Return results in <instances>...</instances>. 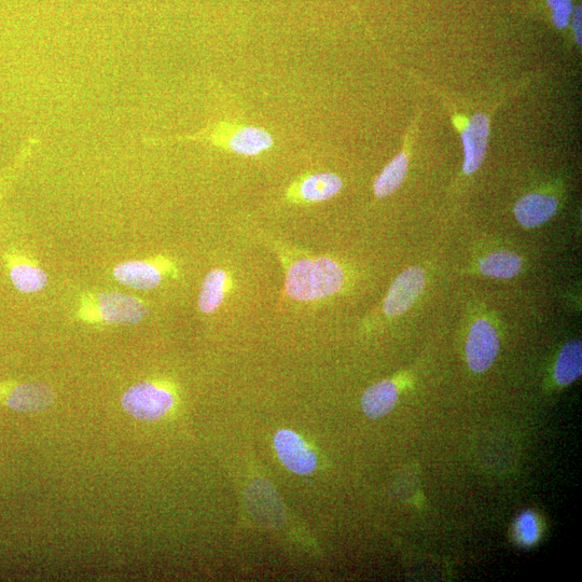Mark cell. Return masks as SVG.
Instances as JSON below:
<instances>
[{"label":"cell","instance_id":"obj_1","mask_svg":"<svg viewBox=\"0 0 582 582\" xmlns=\"http://www.w3.org/2000/svg\"><path fill=\"white\" fill-rule=\"evenodd\" d=\"M285 270L284 294L291 301L313 304L342 293L345 270L335 258L276 246Z\"/></svg>","mask_w":582,"mask_h":582},{"label":"cell","instance_id":"obj_2","mask_svg":"<svg viewBox=\"0 0 582 582\" xmlns=\"http://www.w3.org/2000/svg\"><path fill=\"white\" fill-rule=\"evenodd\" d=\"M148 314L141 299L116 291L83 296L78 313L81 320L88 323L129 325L142 322Z\"/></svg>","mask_w":582,"mask_h":582},{"label":"cell","instance_id":"obj_3","mask_svg":"<svg viewBox=\"0 0 582 582\" xmlns=\"http://www.w3.org/2000/svg\"><path fill=\"white\" fill-rule=\"evenodd\" d=\"M189 138L210 142L216 147L244 157H257L274 145L272 135L265 129L226 121L218 122Z\"/></svg>","mask_w":582,"mask_h":582},{"label":"cell","instance_id":"obj_4","mask_svg":"<svg viewBox=\"0 0 582 582\" xmlns=\"http://www.w3.org/2000/svg\"><path fill=\"white\" fill-rule=\"evenodd\" d=\"M174 405V397L164 387L154 383H138L122 397V406L137 420L154 422L168 413Z\"/></svg>","mask_w":582,"mask_h":582},{"label":"cell","instance_id":"obj_5","mask_svg":"<svg viewBox=\"0 0 582 582\" xmlns=\"http://www.w3.org/2000/svg\"><path fill=\"white\" fill-rule=\"evenodd\" d=\"M176 273L174 263L164 257L123 262L114 270L115 279L119 283L140 290L155 289L164 277Z\"/></svg>","mask_w":582,"mask_h":582},{"label":"cell","instance_id":"obj_6","mask_svg":"<svg viewBox=\"0 0 582 582\" xmlns=\"http://www.w3.org/2000/svg\"><path fill=\"white\" fill-rule=\"evenodd\" d=\"M342 188V179L334 173H310L287 188L285 199L296 205L321 203L335 198Z\"/></svg>","mask_w":582,"mask_h":582},{"label":"cell","instance_id":"obj_7","mask_svg":"<svg viewBox=\"0 0 582 582\" xmlns=\"http://www.w3.org/2000/svg\"><path fill=\"white\" fill-rule=\"evenodd\" d=\"M500 352V339L495 328L485 320H478L469 331L466 359L471 370L487 371Z\"/></svg>","mask_w":582,"mask_h":582},{"label":"cell","instance_id":"obj_8","mask_svg":"<svg viewBox=\"0 0 582 582\" xmlns=\"http://www.w3.org/2000/svg\"><path fill=\"white\" fill-rule=\"evenodd\" d=\"M425 282V272L419 267L400 273L383 302L384 314L396 317L406 313L423 293Z\"/></svg>","mask_w":582,"mask_h":582},{"label":"cell","instance_id":"obj_9","mask_svg":"<svg viewBox=\"0 0 582 582\" xmlns=\"http://www.w3.org/2000/svg\"><path fill=\"white\" fill-rule=\"evenodd\" d=\"M274 447L281 462L294 474L311 475L316 469L315 453L296 433L282 429L274 437Z\"/></svg>","mask_w":582,"mask_h":582},{"label":"cell","instance_id":"obj_10","mask_svg":"<svg viewBox=\"0 0 582 582\" xmlns=\"http://www.w3.org/2000/svg\"><path fill=\"white\" fill-rule=\"evenodd\" d=\"M490 135V120L488 116L477 114L467 124L462 141L464 145L465 161L463 170L466 175L477 172L487 154Z\"/></svg>","mask_w":582,"mask_h":582},{"label":"cell","instance_id":"obj_11","mask_svg":"<svg viewBox=\"0 0 582 582\" xmlns=\"http://www.w3.org/2000/svg\"><path fill=\"white\" fill-rule=\"evenodd\" d=\"M10 280L21 293L35 294L48 285V275L37 263L17 251L5 254Z\"/></svg>","mask_w":582,"mask_h":582},{"label":"cell","instance_id":"obj_12","mask_svg":"<svg viewBox=\"0 0 582 582\" xmlns=\"http://www.w3.org/2000/svg\"><path fill=\"white\" fill-rule=\"evenodd\" d=\"M559 203L544 194L532 193L521 198L515 206V215L519 224L532 229L542 226L557 213Z\"/></svg>","mask_w":582,"mask_h":582},{"label":"cell","instance_id":"obj_13","mask_svg":"<svg viewBox=\"0 0 582 582\" xmlns=\"http://www.w3.org/2000/svg\"><path fill=\"white\" fill-rule=\"evenodd\" d=\"M233 276L225 269L216 268L204 277L198 300L199 310L213 314L221 306L233 288Z\"/></svg>","mask_w":582,"mask_h":582},{"label":"cell","instance_id":"obj_14","mask_svg":"<svg viewBox=\"0 0 582 582\" xmlns=\"http://www.w3.org/2000/svg\"><path fill=\"white\" fill-rule=\"evenodd\" d=\"M52 388L41 383H25L13 387L8 396L7 405L21 412H40L54 403Z\"/></svg>","mask_w":582,"mask_h":582},{"label":"cell","instance_id":"obj_15","mask_svg":"<svg viewBox=\"0 0 582 582\" xmlns=\"http://www.w3.org/2000/svg\"><path fill=\"white\" fill-rule=\"evenodd\" d=\"M397 400L396 384L385 380L368 388L362 397V408L369 419L378 420L395 408Z\"/></svg>","mask_w":582,"mask_h":582},{"label":"cell","instance_id":"obj_16","mask_svg":"<svg viewBox=\"0 0 582 582\" xmlns=\"http://www.w3.org/2000/svg\"><path fill=\"white\" fill-rule=\"evenodd\" d=\"M582 372V344L578 340L567 342L561 350L554 379L561 386H567L580 378Z\"/></svg>","mask_w":582,"mask_h":582},{"label":"cell","instance_id":"obj_17","mask_svg":"<svg viewBox=\"0 0 582 582\" xmlns=\"http://www.w3.org/2000/svg\"><path fill=\"white\" fill-rule=\"evenodd\" d=\"M408 161L406 152H400L392 162L385 166L373 184V191L377 198L390 197L403 184L408 172Z\"/></svg>","mask_w":582,"mask_h":582},{"label":"cell","instance_id":"obj_18","mask_svg":"<svg viewBox=\"0 0 582 582\" xmlns=\"http://www.w3.org/2000/svg\"><path fill=\"white\" fill-rule=\"evenodd\" d=\"M522 270V260L508 251L495 252L480 260V271L494 279L508 280L517 276Z\"/></svg>","mask_w":582,"mask_h":582},{"label":"cell","instance_id":"obj_19","mask_svg":"<svg viewBox=\"0 0 582 582\" xmlns=\"http://www.w3.org/2000/svg\"><path fill=\"white\" fill-rule=\"evenodd\" d=\"M540 530L538 521L532 512H524L517 521V536L519 542L531 546L537 542Z\"/></svg>","mask_w":582,"mask_h":582},{"label":"cell","instance_id":"obj_20","mask_svg":"<svg viewBox=\"0 0 582 582\" xmlns=\"http://www.w3.org/2000/svg\"><path fill=\"white\" fill-rule=\"evenodd\" d=\"M547 4L552 11V20L554 25L560 30H564L570 23L573 15L572 0H547Z\"/></svg>","mask_w":582,"mask_h":582},{"label":"cell","instance_id":"obj_21","mask_svg":"<svg viewBox=\"0 0 582 582\" xmlns=\"http://www.w3.org/2000/svg\"><path fill=\"white\" fill-rule=\"evenodd\" d=\"M574 13V17H573V29H574V34L576 37V41L577 44L579 46H581V6L576 7V9L573 11Z\"/></svg>","mask_w":582,"mask_h":582}]
</instances>
